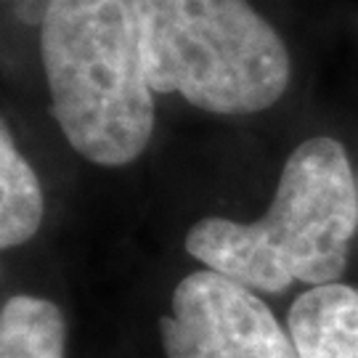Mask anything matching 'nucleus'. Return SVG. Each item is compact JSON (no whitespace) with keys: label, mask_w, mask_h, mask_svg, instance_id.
<instances>
[{"label":"nucleus","mask_w":358,"mask_h":358,"mask_svg":"<svg viewBox=\"0 0 358 358\" xmlns=\"http://www.w3.org/2000/svg\"><path fill=\"white\" fill-rule=\"evenodd\" d=\"M43 189L8 125L0 130V247L11 250L29 242L43 223Z\"/></svg>","instance_id":"obj_7"},{"label":"nucleus","mask_w":358,"mask_h":358,"mask_svg":"<svg viewBox=\"0 0 358 358\" xmlns=\"http://www.w3.org/2000/svg\"><path fill=\"white\" fill-rule=\"evenodd\" d=\"M159 337L167 358H297L292 337L255 289L210 268L176 284Z\"/></svg>","instance_id":"obj_4"},{"label":"nucleus","mask_w":358,"mask_h":358,"mask_svg":"<svg viewBox=\"0 0 358 358\" xmlns=\"http://www.w3.org/2000/svg\"><path fill=\"white\" fill-rule=\"evenodd\" d=\"M40 56L66 143L103 167L138 159L154 133V90L133 0H51Z\"/></svg>","instance_id":"obj_2"},{"label":"nucleus","mask_w":358,"mask_h":358,"mask_svg":"<svg viewBox=\"0 0 358 358\" xmlns=\"http://www.w3.org/2000/svg\"><path fill=\"white\" fill-rule=\"evenodd\" d=\"M62 308L35 294H13L0 310V358H64Z\"/></svg>","instance_id":"obj_6"},{"label":"nucleus","mask_w":358,"mask_h":358,"mask_svg":"<svg viewBox=\"0 0 358 358\" xmlns=\"http://www.w3.org/2000/svg\"><path fill=\"white\" fill-rule=\"evenodd\" d=\"M297 358H358V287H308L289 308Z\"/></svg>","instance_id":"obj_5"},{"label":"nucleus","mask_w":358,"mask_h":358,"mask_svg":"<svg viewBox=\"0 0 358 358\" xmlns=\"http://www.w3.org/2000/svg\"><path fill=\"white\" fill-rule=\"evenodd\" d=\"M154 93L213 115H255L284 96L289 51L250 0H133Z\"/></svg>","instance_id":"obj_3"},{"label":"nucleus","mask_w":358,"mask_h":358,"mask_svg":"<svg viewBox=\"0 0 358 358\" xmlns=\"http://www.w3.org/2000/svg\"><path fill=\"white\" fill-rule=\"evenodd\" d=\"M358 231V178L345 146L313 136L294 149L268 213L252 223L202 217L186 234V252L255 292L292 284L340 282Z\"/></svg>","instance_id":"obj_1"}]
</instances>
